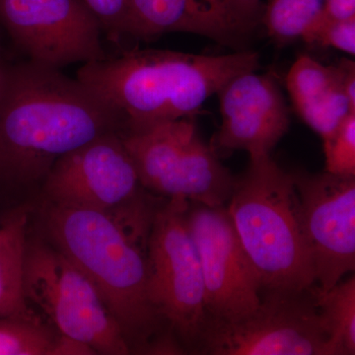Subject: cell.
<instances>
[{"mask_svg": "<svg viewBox=\"0 0 355 355\" xmlns=\"http://www.w3.org/2000/svg\"><path fill=\"white\" fill-rule=\"evenodd\" d=\"M148 198L142 193L109 211L44 200V236L92 282L132 352L184 354L149 299L148 239L157 209Z\"/></svg>", "mask_w": 355, "mask_h": 355, "instance_id": "1", "label": "cell"}, {"mask_svg": "<svg viewBox=\"0 0 355 355\" xmlns=\"http://www.w3.org/2000/svg\"><path fill=\"white\" fill-rule=\"evenodd\" d=\"M123 132L114 109L62 69L26 60L0 73V184L41 191L58 159L109 132Z\"/></svg>", "mask_w": 355, "mask_h": 355, "instance_id": "2", "label": "cell"}, {"mask_svg": "<svg viewBox=\"0 0 355 355\" xmlns=\"http://www.w3.org/2000/svg\"><path fill=\"white\" fill-rule=\"evenodd\" d=\"M260 65L259 53L249 50L200 55L133 49L81 65L76 78L120 116V133H135L193 118L229 80Z\"/></svg>", "mask_w": 355, "mask_h": 355, "instance_id": "3", "label": "cell"}, {"mask_svg": "<svg viewBox=\"0 0 355 355\" xmlns=\"http://www.w3.org/2000/svg\"><path fill=\"white\" fill-rule=\"evenodd\" d=\"M261 291H304L315 273L300 198L291 172L270 155L250 157L227 203Z\"/></svg>", "mask_w": 355, "mask_h": 355, "instance_id": "4", "label": "cell"}, {"mask_svg": "<svg viewBox=\"0 0 355 355\" xmlns=\"http://www.w3.org/2000/svg\"><path fill=\"white\" fill-rule=\"evenodd\" d=\"M23 284L28 304L58 335L87 345L95 354H132L92 282L46 240L28 238Z\"/></svg>", "mask_w": 355, "mask_h": 355, "instance_id": "5", "label": "cell"}, {"mask_svg": "<svg viewBox=\"0 0 355 355\" xmlns=\"http://www.w3.org/2000/svg\"><path fill=\"white\" fill-rule=\"evenodd\" d=\"M120 135L146 190L210 207L227 205L236 177L200 139L193 118Z\"/></svg>", "mask_w": 355, "mask_h": 355, "instance_id": "6", "label": "cell"}, {"mask_svg": "<svg viewBox=\"0 0 355 355\" xmlns=\"http://www.w3.org/2000/svg\"><path fill=\"white\" fill-rule=\"evenodd\" d=\"M319 287L261 291L253 312L236 321L207 316L195 354L335 355L318 310Z\"/></svg>", "mask_w": 355, "mask_h": 355, "instance_id": "7", "label": "cell"}, {"mask_svg": "<svg viewBox=\"0 0 355 355\" xmlns=\"http://www.w3.org/2000/svg\"><path fill=\"white\" fill-rule=\"evenodd\" d=\"M148 239V294L184 352H195L207 320L200 259L187 226L190 202L168 198Z\"/></svg>", "mask_w": 355, "mask_h": 355, "instance_id": "8", "label": "cell"}, {"mask_svg": "<svg viewBox=\"0 0 355 355\" xmlns=\"http://www.w3.org/2000/svg\"><path fill=\"white\" fill-rule=\"evenodd\" d=\"M0 23L28 60L55 69L108 57L83 0H0Z\"/></svg>", "mask_w": 355, "mask_h": 355, "instance_id": "9", "label": "cell"}, {"mask_svg": "<svg viewBox=\"0 0 355 355\" xmlns=\"http://www.w3.org/2000/svg\"><path fill=\"white\" fill-rule=\"evenodd\" d=\"M187 226L202 268L207 316L236 321L253 312L261 284L227 207L190 202Z\"/></svg>", "mask_w": 355, "mask_h": 355, "instance_id": "10", "label": "cell"}, {"mask_svg": "<svg viewBox=\"0 0 355 355\" xmlns=\"http://www.w3.org/2000/svg\"><path fill=\"white\" fill-rule=\"evenodd\" d=\"M120 132L100 135L58 159L41 189L46 202L109 211L144 193Z\"/></svg>", "mask_w": 355, "mask_h": 355, "instance_id": "11", "label": "cell"}, {"mask_svg": "<svg viewBox=\"0 0 355 355\" xmlns=\"http://www.w3.org/2000/svg\"><path fill=\"white\" fill-rule=\"evenodd\" d=\"M321 292L355 270V177L291 172Z\"/></svg>", "mask_w": 355, "mask_h": 355, "instance_id": "12", "label": "cell"}, {"mask_svg": "<svg viewBox=\"0 0 355 355\" xmlns=\"http://www.w3.org/2000/svg\"><path fill=\"white\" fill-rule=\"evenodd\" d=\"M221 125L211 140L217 156L244 150L250 157L270 155L288 132L291 113L272 74L245 72L217 92Z\"/></svg>", "mask_w": 355, "mask_h": 355, "instance_id": "13", "label": "cell"}, {"mask_svg": "<svg viewBox=\"0 0 355 355\" xmlns=\"http://www.w3.org/2000/svg\"><path fill=\"white\" fill-rule=\"evenodd\" d=\"M261 20L237 0H128L123 38L148 42L189 33L244 51Z\"/></svg>", "mask_w": 355, "mask_h": 355, "instance_id": "14", "label": "cell"}, {"mask_svg": "<svg viewBox=\"0 0 355 355\" xmlns=\"http://www.w3.org/2000/svg\"><path fill=\"white\" fill-rule=\"evenodd\" d=\"M286 87L293 108L308 127L322 139H328L350 113L338 65H324L307 55L292 64Z\"/></svg>", "mask_w": 355, "mask_h": 355, "instance_id": "15", "label": "cell"}, {"mask_svg": "<svg viewBox=\"0 0 355 355\" xmlns=\"http://www.w3.org/2000/svg\"><path fill=\"white\" fill-rule=\"evenodd\" d=\"M29 216L19 210L0 227V319L43 320L24 294V263Z\"/></svg>", "mask_w": 355, "mask_h": 355, "instance_id": "16", "label": "cell"}, {"mask_svg": "<svg viewBox=\"0 0 355 355\" xmlns=\"http://www.w3.org/2000/svg\"><path fill=\"white\" fill-rule=\"evenodd\" d=\"M318 310L335 355L355 354V277L318 295Z\"/></svg>", "mask_w": 355, "mask_h": 355, "instance_id": "17", "label": "cell"}, {"mask_svg": "<svg viewBox=\"0 0 355 355\" xmlns=\"http://www.w3.org/2000/svg\"><path fill=\"white\" fill-rule=\"evenodd\" d=\"M324 0H268L261 25L277 46L301 39L308 26L324 9Z\"/></svg>", "mask_w": 355, "mask_h": 355, "instance_id": "18", "label": "cell"}, {"mask_svg": "<svg viewBox=\"0 0 355 355\" xmlns=\"http://www.w3.org/2000/svg\"><path fill=\"white\" fill-rule=\"evenodd\" d=\"M58 334L43 320L0 319V355H51Z\"/></svg>", "mask_w": 355, "mask_h": 355, "instance_id": "19", "label": "cell"}, {"mask_svg": "<svg viewBox=\"0 0 355 355\" xmlns=\"http://www.w3.org/2000/svg\"><path fill=\"white\" fill-rule=\"evenodd\" d=\"M301 39L308 46L333 48L354 57L355 17L340 19L323 9L308 26Z\"/></svg>", "mask_w": 355, "mask_h": 355, "instance_id": "20", "label": "cell"}, {"mask_svg": "<svg viewBox=\"0 0 355 355\" xmlns=\"http://www.w3.org/2000/svg\"><path fill=\"white\" fill-rule=\"evenodd\" d=\"M323 141L324 171L338 176L355 177V113L347 114L336 132Z\"/></svg>", "mask_w": 355, "mask_h": 355, "instance_id": "21", "label": "cell"}, {"mask_svg": "<svg viewBox=\"0 0 355 355\" xmlns=\"http://www.w3.org/2000/svg\"><path fill=\"white\" fill-rule=\"evenodd\" d=\"M101 24L103 34L114 44L123 39L128 0H83Z\"/></svg>", "mask_w": 355, "mask_h": 355, "instance_id": "22", "label": "cell"}, {"mask_svg": "<svg viewBox=\"0 0 355 355\" xmlns=\"http://www.w3.org/2000/svg\"><path fill=\"white\" fill-rule=\"evenodd\" d=\"M345 92L349 100L350 107L355 111V64L352 60L343 58L338 64Z\"/></svg>", "mask_w": 355, "mask_h": 355, "instance_id": "23", "label": "cell"}, {"mask_svg": "<svg viewBox=\"0 0 355 355\" xmlns=\"http://www.w3.org/2000/svg\"><path fill=\"white\" fill-rule=\"evenodd\" d=\"M324 10L340 19L355 17V0H324Z\"/></svg>", "mask_w": 355, "mask_h": 355, "instance_id": "24", "label": "cell"}, {"mask_svg": "<svg viewBox=\"0 0 355 355\" xmlns=\"http://www.w3.org/2000/svg\"><path fill=\"white\" fill-rule=\"evenodd\" d=\"M240 4H242L248 10L252 12L259 14L263 17V10H265V3L261 0H237Z\"/></svg>", "mask_w": 355, "mask_h": 355, "instance_id": "25", "label": "cell"}, {"mask_svg": "<svg viewBox=\"0 0 355 355\" xmlns=\"http://www.w3.org/2000/svg\"><path fill=\"white\" fill-rule=\"evenodd\" d=\"M1 69H2V65L0 64V73H1Z\"/></svg>", "mask_w": 355, "mask_h": 355, "instance_id": "26", "label": "cell"}]
</instances>
